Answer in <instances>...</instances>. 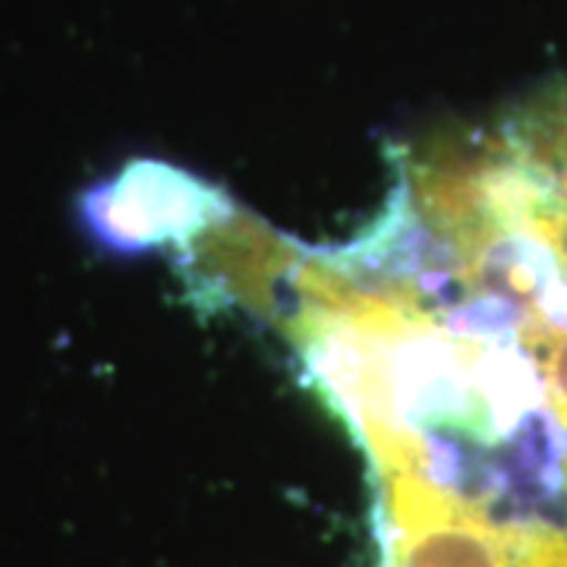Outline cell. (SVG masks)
Here are the masks:
<instances>
[{"mask_svg":"<svg viewBox=\"0 0 567 567\" xmlns=\"http://www.w3.org/2000/svg\"><path fill=\"white\" fill-rule=\"evenodd\" d=\"M505 126L529 158L543 164L567 189V80L524 104Z\"/></svg>","mask_w":567,"mask_h":567,"instance_id":"3","label":"cell"},{"mask_svg":"<svg viewBox=\"0 0 567 567\" xmlns=\"http://www.w3.org/2000/svg\"><path fill=\"white\" fill-rule=\"evenodd\" d=\"M385 567H567V543L492 527L483 517L382 486Z\"/></svg>","mask_w":567,"mask_h":567,"instance_id":"2","label":"cell"},{"mask_svg":"<svg viewBox=\"0 0 567 567\" xmlns=\"http://www.w3.org/2000/svg\"><path fill=\"white\" fill-rule=\"evenodd\" d=\"M193 268L281 324L379 486L567 543V189L502 123L401 148L347 244L227 212Z\"/></svg>","mask_w":567,"mask_h":567,"instance_id":"1","label":"cell"}]
</instances>
